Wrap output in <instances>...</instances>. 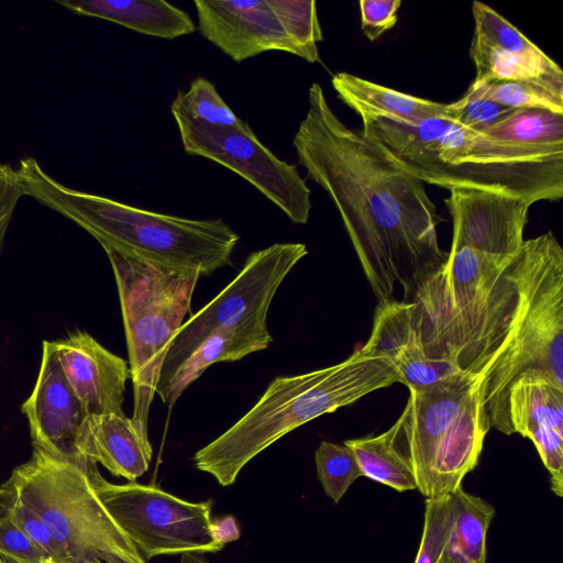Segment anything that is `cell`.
Instances as JSON below:
<instances>
[{"mask_svg": "<svg viewBox=\"0 0 563 563\" xmlns=\"http://www.w3.org/2000/svg\"><path fill=\"white\" fill-rule=\"evenodd\" d=\"M292 144L308 177L336 207L378 305L391 300L396 283L411 302L449 255L438 239L442 218L423 183L347 128L317 82Z\"/></svg>", "mask_w": 563, "mask_h": 563, "instance_id": "obj_1", "label": "cell"}, {"mask_svg": "<svg viewBox=\"0 0 563 563\" xmlns=\"http://www.w3.org/2000/svg\"><path fill=\"white\" fill-rule=\"evenodd\" d=\"M474 33L472 43L511 53L542 56L545 53L492 7L481 1L472 3Z\"/></svg>", "mask_w": 563, "mask_h": 563, "instance_id": "obj_30", "label": "cell"}, {"mask_svg": "<svg viewBox=\"0 0 563 563\" xmlns=\"http://www.w3.org/2000/svg\"><path fill=\"white\" fill-rule=\"evenodd\" d=\"M444 203L453 222L451 250L467 246L514 256L522 243L532 203L519 196L474 188H454Z\"/></svg>", "mask_w": 563, "mask_h": 563, "instance_id": "obj_14", "label": "cell"}, {"mask_svg": "<svg viewBox=\"0 0 563 563\" xmlns=\"http://www.w3.org/2000/svg\"><path fill=\"white\" fill-rule=\"evenodd\" d=\"M371 335L357 351L373 357H391L413 342V303L389 300L377 306Z\"/></svg>", "mask_w": 563, "mask_h": 563, "instance_id": "obj_27", "label": "cell"}, {"mask_svg": "<svg viewBox=\"0 0 563 563\" xmlns=\"http://www.w3.org/2000/svg\"><path fill=\"white\" fill-rule=\"evenodd\" d=\"M361 27L369 41H375L398 21L400 0H360Z\"/></svg>", "mask_w": 563, "mask_h": 563, "instance_id": "obj_37", "label": "cell"}, {"mask_svg": "<svg viewBox=\"0 0 563 563\" xmlns=\"http://www.w3.org/2000/svg\"><path fill=\"white\" fill-rule=\"evenodd\" d=\"M81 15L100 18L145 35L173 40L195 32L191 18L164 0H57Z\"/></svg>", "mask_w": 563, "mask_h": 563, "instance_id": "obj_20", "label": "cell"}, {"mask_svg": "<svg viewBox=\"0 0 563 563\" xmlns=\"http://www.w3.org/2000/svg\"><path fill=\"white\" fill-rule=\"evenodd\" d=\"M449 104V117L460 125L476 132H483L515 110L485 98L466 95Z\"/></svg>", "mask_w": 563, "mask_h": 563, "instance_id": "obj_34", "label": "cell"}, {"mask_svg": "<svg viewBox=\"0 0 563 563\" xmlns=\"http://www.w3.org/2000/svg\"><path fill=\"white\" fill-rule=\"evenodd\" d=\"M361 133L423 184L515 195L532 205L563 197V150L504 143L449 115L404 122L362 119Z\"/></svg>", "mask_w": 563, "mask_h": 563, "instance_id": "obj_3", "label": "cell"}, {"mask_svg": "<svg viewBox=\"0 0 563 563\" xmlns=\"http://www.w3.org/2000/svg\"><path fill=\"white\" fill-rule=\"evenodd\" d=\"M453 495L455 517L439 563H486V536L495 508L462 486Z\"/></svg>", "mask_w": 563, "mask_h": 563, "instance_id": "obj_23", "label": "cell"}, {"mask_svg": "<svg viewBox=\"0 0 563 563\" xmlns=\"http://www.w3.org/2000/svg\"><path fill=\"white\" fill-rule=\"evenodd\" d=\"M64 375L86 416L123 413L128 362L111 353L89 333L76 331L54 342Z\"/></svg>", "mask_w": 563, "mask_h": 563, "instance_id": "obj_16", "label": "cell"}, {"mask_svg": "<svg viewBox=\"0 0 563 563\" xmlns=\"http://www.w3.org/2000/svg\"><path fill=\"white\" fill-rule=\"evenodd\" d=\"M511 257L467 246L450 250L445 263L423 282L411 302L413 325L429 357L451 360L460 367Z\"/></svg>", "mask_w": 563, "mask_h": 563, "instance_id": "obj_9", "label": "cell"}, {"mask_svg": "<svg viewBox=\"0 0 563 563\" xmlns=\"http://www.w3.org/2000/svg\"><path fill=\"white\" fill-rule=\"evenodd\" d=\"M395 383L399 376L389 358L357 350L335 365L276 377L242 418L195 453V466L230 486L252 459L290 431Z\"/></svg>", "mask_w": 563, "mask_h": 563, "instance_id": "obj_5", "label": "cell"}, {"mask_svg": "<svg viewBox=\"0 0 563 563\" xmlns=\"http://www.w3.org/2000/svg\"><path fill=\"white\" fill-rule=\"evenodd\" d=\"M267 312L262 311L231 325H222L180 364L167 385L162 401L175 404L183 391L212 364L232 362L265 350L272 342L267 328Z\"/></svg>", "mask_w": 563, "mask_h": 563, "instance_id": "obj_19", "label": "cell"}, {"mask_svg": "<svg viewBox=\"0 0 563 563\" xmlns=\"http://www.w3.org/2000/svg\"><path fill=\"white\" fill-rule=\"evenodd\" d=\"M198 30L234 62L296 48L266 0H195Z\"/></svg>", "mask_w": 563, "mask_h": 563, "instance_id": "obj_15", "label": "cell"}, {"mask_svg": "<svg viewBox=\"0 0 563 563\" xmlns=\"http://www.w3.org/2000/svg\"><path fill=\"white\" fill-rule=\"evenodd\" d=\"M91 470L33 445L30 460L7 483L41 517L73 563H147L98 497Z\"/></svg>", "mask_w": 563, "mask_h": 563, "instance_id": "obj_7", "label": "cell"}, {"mask_svg": "<svg viewBox=\"0 0 563 563\" xmlns=\"http://www.w3.org/2000/svg\"><path fill=\"white\" fill-rule=\"evenodd\" d=\"M213 528L217 539L223 544L240 537L239 527L233 517L213 520Z\"/></svg>", "mask_w": 563, "mask_h": 563, "instance_id": "obj_39", "label": "cell"}, {"mask_svg": "<svg viewBox=\"0 0 563 563\" xmlns=\"http://www.w3.org/2000/svg\"><path fill=\"white\" fill-rule=\"evenodd\" d=\"M12 517L51 563H73L41 517L18 498L12 510Z\"/></svg>", "mask_w": 563, "mask_h": 563, "instance_id": "obj_35", "label": "cell"}, {"mask_svg": "<svg viewBox=\"0 0 563 563\" xmlns=\"http://www.w3.org/2000/svg\"><path fill=\"white\" fill-rule=\"evenodd\" d=\"M470 56L476 70L475 79L472 82L474 85L563 73L561 67L547 54L542 56L523 55L471 43Z\"/></svg>", "mask_w": 563, "mask_h": 563, "instance_id": "obj_26", "label": "cell"}, {"mask_svg": "<svg viewBox=\"0 0 563 563\" xmlns=\"http://www.w3.org/2000/svg\"><path fill=\"white\" fill-rule=\"evenodd\" d=\"M189 155L211 159L236 173L276 205L294 223L308 222L311 191L295 165L277 158L242 121L221 128L174 118Z\"/></svg>", "mask_w": 563, "mask_h": 563, "instance_id": "obj_12", "label": "cell"}, {"mask_svg": "<svg viewBox=\"0 0 563 563\" xmlns=\"http://www.w3.org/2000/svg\"><path fill=\"white\" fill-rule=\"evenodd\" d=\"M331 84L338 97L361 119L386 118L416 122L439 115H450L449 103L404 93L350 73L335 74Z\"/></svg>", "mask_w": 563, "mask_h": 563, "instance_id": "obj_21", "label": "cell"}, {"mask_svg": "<svg viewBox=\"0 0 563 563\" xmlns=\"http://www.w3.org/2000/svg\"><path fill=\"white\" fill-rule=\"evenodd\" d=\"M114 273L133 383L132 422L144 439L151 404L173 339L190 310L198 271L183 272L103 249Z\"/></svg>", "mask_w": 563, "mask_h": 563, "instance_id": "obj_8", "label": "cell"}, {"mask_svg": "<svg viewBox=\"0 0 563 563\" xmlns=\"http://www.w3.org/2000/svg\"><path fill=\"white\" fill-rule=\"evenodd\" d=\"M507 415L510 434L534 444L550 473L551 489L563 496V388L536 376H526L509 389Z\"/></svg>", "mask_w": 563, "mask_h": 563, "instance_id": "obj_17", "label": "cell"}, {"mask_svg": "<svg viewBox=\"0 0 563 563\" xmlns=\"http://www.w3.org/2000/svg\"><path fill=\"white\" fill-rule=\"evenodd\" d=\"M0 563H11V562L0 555Z\"/></svg>", "mask_w": 563, "mask_h": 563, "instance_id": "obj_42", "label": "cell"}, {"mask_svg": "<svg viewBox=\"0 0 563 563\" xmlns=\"http://www.w3.org/2000/svg\"><path fill=\"white\" fill-rule=\"evenodd\" d=\"M89 474L103 506L146 561L223 549L214 533L211 499L191 503L153 485L112 484L97 466Z\"/></svg>", "mask_w": 563, "mask_h": 563, "instance_id": "obj_10", "label": "cell"}, {"mask_svg": "<svg viewBox=\"0 0 563 563\" xmlns=\"http://www.w3.org/2000/svg\"><path fill=\"white\" fill-rule=\"evenodd\" d=\"M465 95L485 98L512 109H542L563 114V73L520 80L471 84Z\"/></svg>", "mask_w": 563, "mask_h": 563, "instance_id": "obj_24", "label": "cell"}, {"mask_svg": "<svg viewBox=\"0 0 563 563\" xmlns=\"http://www.w3.org/2000/svg\"><path fill=\"white\" fill-rule=\"evenodd\" d=\"M296 48V55L309 63L320 60L322 41L317 3L313 0H266Z\"/></svg>", "mask_w": 563, "mask_h": 563, "instance_id": "obj_28", "label": "cell"}, {"mask_svg": "<svg viewBox=\"0 0 563 563\" xmlns=\"http://www.w3.org/2000/svg\"><path fill=\"white\" fill-rule=\"evenodd\" d=\"M16 503V493L4 482L0 487V521L10 517Z\"/></svg>", "mask_w": 563, "mask_h": 563, "instance_id": "obj_40", "label": "cell"}, {"mask_svg": "<svg viewBox=\"0 0 563 563\" xmlns=\"http://www.w3.org/2000/svg\"><path fill=\"white\" fill-rule=\"evenodd\" d=\"M318 479L325 494L338 504L362 475L353 451L343 444L322 441L314 453Z\"/></svg>", "mask_w": 563, "mask_h": 563, "instance_id": "obj_32", "label": "cell"}, {"mask_svg": "<svg viewBox=\"0 0 563 563\" xmlns=\"http://www.w3.org/2000/svg\"><path fill=\"white\" fill-rule=\"evenodd\" d=\"M479 133L515 145L563 150V114L542 109H515Z\"/></svg>", "mask_w": 563, "mask_h": 563, "instance_id": "obj_25", "label": "cell"}, {"mask_svg": "<svg viewBox=\"0 0 563 563\" xmlns=\"http://www.w3.org/2000/svg\"><path fill=\"white\" fill-rule=\"evenodd\" d=\"M170 111L174 118L221 128L238 126L243 121L222 99L214 85L203 77L195 78L188 90H178Z\"/></svg>", "mask_w": 563, "mask_h": 563, "instance_id": "obj_29", "label": "cell"}, {"mask_svg": "<svg viewBox=\"0 0 563 563\" xmlns=\"http://www.w3.org/2000/svg\"><path fill=\"white\" fill-rule=\"evenodd\" d=\"M307 253L303 243H276L251 253L234 279L179 328L161 371L159 398L180 364L211 332L268 311L279 285Z\"/></svg>", "mask_w": 563, "mask_h": 563, "instance_id": "obj_11", "label": "cell"}, {"mask_svg": "<svg viewBox=\"0 0 563 563\" xmlns=\"http://www.w3.org/2000/svg\"><path fill=\"white\" fill-rule=\"evenodd\" d=\"M22 411L34 446L88 471L97 466L78 449L86 413L64 375L54 342H43L38 376Z\"/></svg>", "mask_w": 563, "mask_h": 563, "instance_id": "obj_13", "label": "cell"}, {"mask_svg": "<svg viewBox=\"0 0 563 563\" xmlns=\"http://www.w3.org/2000/svg\"><path fill=\"white\" fill-rule=\"evenodd\" d=\"M0 555L11 563H51L16 523L12 514L0 521Z\"/></svg>", "mask_w": 563, "mask_h": 563, "instance_id": "obj_36", "label": "cell"}, {"mask_svg": "<svg viewBox=\"0 0 563 563\" xmlns=\"http://www.w3.org/2000/svg\"><path fill=\"white\" fill-rule=\"evenodd\" d=\"M395 422L397 439L412 465L426 499L453 494L473 471L490 422L484 377L461 371L420 389Z\"/></svg>", "mask_w": 563, "mask_h": 563, "instance_id": "obj_6", "label": "cell"}, {"mask_svg": "<svg viewBox=\"0 0 563 563\" xmlns=\"http://www.w3.org/2000/svg\"><path fill=\"white\" fill-rule=\"evenodd\" d=\"M358 463L362 475L397 492L417 489L416 475L398 439L395 423L375 437L344 441Z\"/></svg>", "mask_w": 563, "mask_h": 563, "instance_id": "obj_22", "label": "cell"}, {"mask_svg": "<svg viewBox=\"0 0 563 563\" xmlns=\"http://www.w3.org/2000/svg\"><path fill=\"white\" fill-rule=\"evenodd\" d=\"M80 453L130 482L147 472L152 445L124 413L86 416L78 437Z\"/></svg>", "mask_w": 563, "mask_h": 563, "instance_id": "obj_18", "label": "cell"}, {"mask_svg": "<svg viewBox=\"0 0 563 563\" xmlns=\"http://www.w3.org/2000/svg\"><path fill=\"white\" fill-rule=\"evenodd\" d=\"M455 517V498L426 499L424 525L413 563H439L448 544Z\"/></svg>", "mask_w": 563, "mask_h": 563, "instance_id": "obj_33", "label": "cell"}, {"mask_svg": "<svg viewBox=\"0 0 563 563\" xmlns=\"http://www.w3.org/2000/svg\"><path fill=\"white\" fill-rule=\"evenodd\" d=\"M399 383L409 389H420L441 382L462 369L451 360L429 357L419 338L391 357Z\"/></svg>", "mask_w": 563, "mask_h": 563, "instance_id": "obj_31", "label": "cell"}, {"mask_svg": "<svg viewBox=\"0 0 563 563\" xmlns=\"http://www.w3.org/2000/svg\"><path fill=\"white\" fill-rule=\"evenodd\" d=\"M16 173L25 196L75 222L103 249L176 271H198L201 276L232 264L239 235L221 219L163 214L76 190L32 157L22 158Z\"/></svg>", "mask_w": 563, "mask_h": 563, "instance_id": "obj_4", "label": "cell"}, {"mask_svg": "<svg viewBox=\"0 0 563 563\" xmlns=\"http://www.w3.org/2000/svg\"><path fill=\"white\" fill-rule=\"evenodd\" d=\"M25 196L23 185L10 164H0V253L19 200Z\"/></svg>", "mask_w": 563, "mask_h": 563, "instance_id": "obj_38", "label": "cell"}, {"mask_svg": "<svg viewBox=\"0 0 563 563\" xmlns=\"http://www.w3.org/2000/svg\"><path fill=\"white\" fill-rule=\"evenodd\" d=\"M461 369L484 377L490 427L507 435L516 382L536 376L563 388V249L552 231L525 240L510 258Z\"/></svg>", "mask_w": 563, "mask_h": 563, "instance_id": "obj_2", "label": "cell"}, {"mask_svg": "<svg viewBox=\"0 0 563 563\" xmlns=\"http://www.w3.org/2000/svg\"><path fill=\"white\" fill-rule=\"evenodd\" d=\"M180 563H210L201 552H185L180 556Z\"/></svg>", "mask_w": 563, "mask_h": 563, "instance_id": "obj_41", "label": "cell"}]
</instances>
